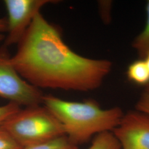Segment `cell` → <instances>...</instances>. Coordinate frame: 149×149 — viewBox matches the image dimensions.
Wrapping results in <instances>:
<instances>
[{
  "label": "cell",
  "mask_w": 149,
  "mask_h": 149,
  "mask_svg": "<svg viewBox=\"0 0 149 149\" xmlns=\"http://www.w3.org/2000/svg\"><path fill=\"white\" fill-rule=\"evenodd\" d=\"M10 62L22 77L39 89L88 92L102 85L112 62L76 53L65 43L59 29L40 13L18 44Z\"/></svg>",
  "instance_id": "1"
},
{
  "label": "cell",
  "mask_w": 149,
  "mask_h": 149,
  "mask_svg": "<svg viewBox=\"0 0 149 149\" xmlns=\"http://www.w3.org/2000/svg\"><path fill=\"white\" fill-rule=\"evenodd\" d=\"M42 103L61 124L65 135L77 146L99 134L113 132L124 114L118 107L103 109L92 99L68 101L47 95H43Z\"/></svg>",
  "instance_id": "2"
},
{
  "label": "cell",
  "mask_w": 149,
  "mask_h": 149,
  "mask_svg": "<svg viewBox=\"0 0 149 149\" xmlns=\"http://www.w3.org/2000/svg\"><path fill=\"white\" fill-rule=\"evenodd\" d=\"M23 148L65 135L58 119L45 107H27L8 118L1 126Z\"/></svg>",
  "instance_id": "3"
},
{
  "label": "cell",
  "mask_w": 149,
  "mask_h": 149,
  "mask_svg": "<svg viewBox=\"0 0 149 149\" xmlns=\"http://www.w3.org/2000/svg\"><path fill=\"white\" fill-rule=\"evenodd\" d=\"M7 47L0 48V96L18 106H34L42 103L40 90L18 74L10 62Z\"/></svg>",
  "instance_id": "4"
},
{
  "label": "cell",
  "mask_w": 149,
  "mask_h": 149,
  "mask_svg": "<svg viewBox=\"0 0 149 149\" xmlns=\"http://www.w3.org/2000/svg\"><path fill=\"white\" fill-rule=\"evenodd\" d=\"M56 1L52 0H5L8 12L7 36L3 45L8 47L18 44L24 36L34 17L43 6Z\"/></svg>",
  "instance_id": "5"
},
{
  "label": "cell",
  "mask_w": 149,
  "mask_h": 149,
  "mask_svg": "<svg viewBox=\"0 0 149 149\" xmlns=\"http://www.w3.org/2000/svg\"><path fill=\"white\" fill-rule=\"evenodd\" d=\"M120 149H149V114L134 110L124 113L112 132Z\"/></svg>",
  "instance_id": "6"
},
{
  "label": "cell",
  "mask_w": 149,
  "mask_h": 149,
  "mask_svg": "<svg viewBox=\"0 0 149 149\" xmlns=\"http://www.w3.org/2000/svg\"><path fill=\"white\" fill-rule=\"evenodd\" d=\"M127 75L128 80L137 85L149 84V71L144 59L136 60L130 64Z\"/></svg>",
  "instance_id": "7"
},
{
  "label": "cell",
  "mask_w": 149,
  "mask_h": 149,
  "mask_svg": "<svg viewBox=\"0 0 149 149\" xmlns=\"http://www.w3.org/2000/svg\"><path fill=\"white\" fill-rule=\"evenodd\" d=\"M146 21L144 29L134 39L132 47L136 50L140 59H144L149 53V1L146 6Z\"/></svg>",
  "instance_id": "8"
},
{
  "label": "cell",
  "mask_w": 149,
  "mask_h": 149,
  "mask_svg": "<svg viewBox=\"0 0 149 149\" xmlns=\"http://www.w3.org/2000/svg\"><path fill=\"white\" fill-rule=\"evenodd\" d=\"M22 149H79V148L64 135L43 143L23 147Z\"/></svg>",
  "instance_id": "9"
},
{
  "label": "cell",
  "mask_w": 149,
  "mask_h": 149,
  "mask_svg": "<svg viewBox=\"0 0 149 149\" xmlns=\"http://www.w3.org/2000/svg\"><path fill=\"white\" fill-rule=\"evenodd\" d=\"M88 149H120L118 141L112 132L99 134L92 139Z\"/></svg>",
  "instance_id": "10"
},
{
  "label": "cell",
  "mask_w": 149,
  "mask_h": 149,
  "mask_svg": "<svg viewBox=\"0 0 149 149\" xmlns=\"http://www.w3.org/2000/svg\"><path fill=\"white\" fill-rule=\"evenodd\" d=\"M21 146L6 130L0 127V149H22Z\"/></svg>",
  "instance_id": "11"
},
{
  "label": "cell",
  "mask_w": 149,
  "mask_h": 149,
  "mask_svg": "<svg viewBox=\"0 0 149 149\" xmlns=\"http://www.w3.org/2000/svg\"><path fill=\"white\" fill-rule=\"evenodd\" d=\"M20 109L19 106L12 102L0 106V127L8 118L18 112Z\"/></svg>",
  "instance_id": "12"
},
{
  "label": "cell",
  "mask_w": 149,
  "mask_h": 149,
  "mask_svg": "<svg viewBox=\"0 0 149 149\" xmlns=\"http://www.w3.org/2000/svg\"><path fill=\"white\" fill-rule=\"evenodd\" d=\"M149 114V94L144 92L136 104V109Z\"/></svg>",
  "instance_id": "13"
},
{
  "label": "cell",
  "mask_w": 149,
  "mask_h": 149,
  "mask_svg": "<svg viewBox=\"0 0 149 149\" xmlns=\"http://www.w3.org/2000/svg\"><path fill=\"white\" fill-rule=\"evenodd\" d=\"M110 3H111L107 1H101L99 3L101 15L103 21L105 22L108 21L109 18V8L111 7Z\"/></svg>",
  "instance_id": "14"
},
{
  "label": "cell",
  "mask_w": 149,
  "mask_h": 149,
  "mask_svg": "<svg viewBox=\"0 0 149 149\" xmlns=\"http://www.w3.org/2000/svg\"><path fill=\"white\" fill-rule=\"evenodd\" d=\"M7 32V20L6 18H0V33Z\"/></svg>",
  "instance_id": "15"
},
{
  "label": "cell",
  "mask_w": 149,
  "mask_h": 149,
  "mask_svg": "<svg viewBox=\"0 0 149 149\" xmlns=\"http://www.w3.org/2000/svg\"><path fill=\"white\" fill-rule=\"evenodd\" d=\"M143 59L145 60V62L146 64V66H147L149 71V53L146 54V55L145 56V58Z\"/></svg>",
  "instance_id": "16"
},
{
  "label": "cell",
  "mask_w": 149,
  "mask_h": 149,
  "mask_svg": "<svg viewBox=\"0 0 149 149\" xmlns=\"http://www.w3.org/2000/svg\"><path fill=\"white\" fill-rule=\"evenodd\" d=\"M5 36H4V35L2 34V33H0V43L2 41V40H5Z\"/></svg>",
  "instance_id": "17"
},
{
  "label": "cell",
  "mask_w": 149,
  "mask_h": 149,
  "mask_svg": "<svg viewBox=\"0 0 149 149\" xmlns=\"http://www.w3.org/2000/svg\"><path fill=\"white\" fill-rule=\"evenodd\" d=\"M144 92L149 94V84H148L146 86H145V88Z\"/></svg>",
  "instance_id": "18"
}]
</instances>
